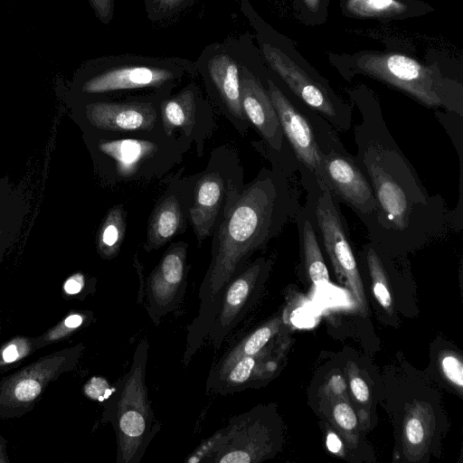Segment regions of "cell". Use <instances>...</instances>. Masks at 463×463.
<instances>
[{
	"label": "cell",
	"instance_id": "cell-26",
	"mask_svg": "<svg viewBox=\"0 0 463 463\" xmlns=\"http://www.w3.org/2000/svg\"><path fill=\"white\" fill-rule=\"evenodd\" d=\"M279 4L298 22L317 26L325 24L328 18L331 0H271Z\"/></svg>",
	"mask_w": 463,
	"mask_h": 463
},
{
	"label": "cell",
	"instance_id": "cell-30",
	"mask_svg": "<svg viewBox=\"0 0 463 463\" xmlns=\"http://www.w3.org/2000/svg\"><path fill=\"white\" fill-rule=\"evenodd\" d=\"M442 372L447 379L458 387L463 386V364L454 354L445 355L440 362Z\"/></svg>",
	"mask_w": 463,
	"mask_h": 463
},
{
	"label": "cell",
	"instance_id": "cell-14",
	"mask_svg": "<svg viewBox=\"0 0 463 463\" xmlns=\"http://www.w3.org/2000/svg\"><path fill=\"white\" fill-rule=\"evenodd\" d=\"M159 112L165 134L185 142L191 148L194 145L201 157L216 122L213 105L200 87L190 81L177 93L162 99Z\"/></svg>",
	"mask_w": 463,
	"mask_h": 463
},
{
	"label": "cell",
	"instance_id": "cell-29",
	"mask_svg": "<svg viewBox=\"0 0 463 463\" xmlns=\"http://www.w3.org/2000/svg\"><path fill=\"white\" fill-rule=\"evenodd\" d=\"M335 424L345 432H352L357 427L356 415L349 403L343 400L337 401L332 410Z\"/></svg>",
	"mask_w": 463,
	"mask_h": 463
},
{
	"label": "cell",
	"instance_id": "cell-34",
	"mask_svg": "<svg viewBox=\"0 0 463 463\" xmlns=\"http://www.w3.org/2000/svg\"><path fill=\"white\" fill-rule=\"evenodd\" d=\"M26 344L22 343V340H15L11 342L2 352V358L5 363H13L24 355L28 352Z\"/></svg>",
	"mask_w": 463,
	"mask_h": 463
},
{
	"label": "cell",
	"instance_id": "cell-19",
	"mask_svg": "<svg viewBox=\"0 0 463 463\" xmlns=\"http://www.w3.org/2000/svg\"><path fill=\"white\" fill-rule=\"evenodd\" d=\"M187 250V242H172L146 280V308L155 325L184 296L189 269Z\"/></svg>",
	"mask_w": 463,
	"mask_h": 463
},
{
	"label": "cell",
	"instance_id": "cell-32",
	"mask_svg": "<svg viewBox=\"0 0 463 463\" xmlns=\"http://www.w3.org/2000/svg\"><path fill=\"white\" fill-rule=\"evenodd\" d=\"M349 385L355 400L365 403L370 398V392L367 383L359 376L354 370H350Z\"/></svg>",
	"mask_w": 463,
	"mask_h": 463
},
{
	"label": "cell",
	"instance_id": "cell-11",
	"mask_svg": "<svg viewBox=\"0 0 463 463\" xmlns=\"http://www.w3.org/2000/svg\"><path fill=\"white\" fill-rule=\"evenodd\" d=\"M270 450L269 430L256 408L231 418L187 461L252 463L266 458Z\"/></svg>",
	"mask_w": 463,
	"mask_h": 463
},
{
	"label": "cell",
	"instance_id": "cell-28",
	"mask_svg": "<svg viewBox=\"0 0 463 463\" xmlns=\"http://www.w3.org/2000/svg\"><path fill=\"white\" fill-rule=\"evenodd\" d=\"M430 434L427 421L420 412L411 413L404 423V437L406 443L413 449H420L425 446Z\"/></svg>",
	"mask_w": 463,
	"mask_h": 463
},
{
	"label": "cell",
	"instance_id": "cell-8",
	"mask_svg": "<svg viewBox=\"0 0 463 463\" xmlns=\"http://www.w3.org/2000/svg\"><path fill=\"white\" fill-rule=\"evenodd\" d=\"M303 188L307 197L301 208L316 231L321 249L327 255L337 279L354 297L361 314L367 316L364 287L340 203L322 183H310Z\"/></svg>",
	"mask_w": 463,
	"mask_h": 463
},
{
	"label": "cell",
	"instance_id": "cell-15",
	"mask_svg": "<svg viewBox=\"0 0 463 463\" xmlns=\"http://www.w3.org/2000/svg\"><path fill=\"white\" fill-rule=\"evenodd\" d=\"M196 65L211 103L217 107L240 134H245L250 124L241 106V64L228 51L217 45L205 50Z\"/></svg>",
	"mask_w": 463,
	"mask_h": 463
},
{
	"label": "cell",
	"instance_id": "cell-13",
	"mask_svg": "<svg viewBox=\"0 0 463 463\" xmlns=\"http://www.w3.org/2000/svg\"><path fill=\"white\" fill-rule=\"evenodd\" d=\"M321 155V182L368 227L376 210L373 190L337 132L322 145Z\"/></svg>",
	"mask_w": 463,
	"mask_h": 463
},
{
	"label": "cell",
	"instance_id": "cell-17",
	"mask_svg": "<svg viewBox=\"0 0 463 463\" xmlns=\"http://www.w3.org/2000/svg\"><path fill=\"white\" fill-rule=\"evenodd\" d=\"M165 189L157 199L148 219L143 249L158 250L186 231L192 203L194 175L184 176L183 171L163 179Z\"/></svg>",
	"mask_w": 463,
	"mask_h": 463
},
{
	"label": "cell",
	"instance_id": "cell-21",
	"mask_svg": "<svg viewBox=\"0 0 463 463\" xmlns=\"http://www.w3.org/2000/svg\"><path fill=\"white\" fill-rule=\"evenodd\" d=\"M343 15L359 19L402 20L433 11L423 0H341Z\"/></svg>",
	"mask_w": 463,
	"mask_h": 463
},
{
	"label": "cell",
	"instance_id": "cell-33",
	"mask_svg": "<svg viewBox=\"0 0 463 463\" xmlns=\"http://www.w3.org/2000/svg\"><path fill=\"white\" fill-rule=\"evenodd\" d=\"M97 18L105 24L110 23L114 15L115 0H88Z\"/></svg>",
	"mask_w": 463,
	"mask_h": 463
},
{
	"label": "cell",
	"instance_id": "cell-23",
	"mask_svg": "<svg viewBox=\"0 0 463 463\" xmlns=\"http://www.w3.org/2000/svg\"><path fill=\"white\" fill-rule=\"evenodd\" d=\"M281 319L276 317L260 326L229 349L212 370L209 378L223 373L229 366L243 356L255 355L264 350L278 333Z\"/></svg>",
	"mask_w": 463,
	"mask_h": 463
},
{
	"label": "cell",
	"instance_id": "cell-38",
	"mask_svg": "<svg viewBox=\"0 0 463 463\" xmlns=\"http://www.w3.org/2000/svg\"><path fill=\"white\" fill-rule=\"evenodd\" d=\"M326 447L333 453H338L342 449V443L335 433H329L326 438Z\"/></svg>",
	"mask_w": 463,
	"mask_h": 463
},
{
	"label": "cell",
	"instance_id": "cell-7",
	"mask_svg": "<svg viewBox=\"0 0 463 463\" xmlns=\"http://www.w3.org/2000/svg\"><path fill=\"white\" fill-rule=\"evenodd\" d=\"M149 345H137L131 366L106 399L104 416L117 439V463H139L160 430L148 397L146 372Z\"/></svg>",
	"mask_w": 463,
	"mask_h": 463
},
{
	"label": "cell",
	"instance_id": "cell-16",
	"mask_svg": "<svg viewBox=\"0 0 463 463\" xmlns=\"http://www.w3.org/2000/svg\"><path fill=\"white\" fill-rule=\"evenodd\" d=\"M162 99H86L80 103V112L89 130L152 131L163 127L159 112Z\"/></svg>",
	"mask_w": 463,
	"mask_h": 463
},
{
	"label": "cell",
	"instance_id": "cell-35",
	"mask_svg": "<svg viewBox=\"0 0 463 463\" xmlns=\"http://www.w3.org/2000/svg\"><path fill=\"white\" fill-rule=\"evenodd\" d=\"M84 317L80 314H72L65 318V320L60 325L59 328L61 330V336L64 335L65 333L71 332L76 328L80 327L83 323Z\"/></svg>",
	"mask_w": 463,
	"mask_h": 463
},
{
	"label": "cell",
	"instance_id": "cell-31",
	"mask_svg": "<svg viewBox=\"0 0 463 463\" xmlns=\"http://www.w3.org/2000/svg\"><path fill=\"white\" fill-rule=\"evenodd\" d=\"M113 387L101 376H94L84 386L85 394L97 401H104L111 393Z\"/></svg>",
	"mask_w": 463,
	"mask_h": 463
},
{
	"label": "cell",
	"instance_id": "cell-3",
	"mask_svg": "<svg viewBox=\"0 0 463 463\" xmlns=\"http://www.w3.org/2000/svg\"><path fill=\"white\" fill-rule=\"evenodd\" d=\"M197 75L196 62L184 58L105 56L81 65L73 91L80 100L165 98L185 79Z\"/></svg>",
	"mask_w": 463,
	"mask_h": 463
},
{
	"label": "cell",
	"instance_id": "cell-9",
	"mask_svg": "<svg viewBox=\"0 0 463 463\" xmlns=\"http://www.w3.org/2000/svg\"><path fill=\"white\" fill-rule=\"evenodd\" d=\"M264 80L284 137L296 157L302 185L322 183L321 146L337 130L290 93L274 75L265 74Z\"/></svg>",
	"mask_w": 463,
	"mask_h": 463
},
{
	"label": "cell",
	"instance_id": "cell-24",
	"mask_svg": "<svg viewBox=\"0 0 463 463\" xmlns=\"http://www.w3.org/2000/svg\"><path fill=\"white\" fill-rule=\"evenodd\" d=\"M362 260L370 277L373 292L379 304L388 313L392 312V299L387 269V253L372 241L362 250Z\"/></svg>",
	"mask_w": 463,
	"mask_h": 463
},
{
	"label": "cell",
	"instance_id": "cell-22",
	"mask_svg": "<svg viewBox=\"0 0 463 463\" xmlns=\"http://www.w3.org/2000/svg\"><path fill=\"white\" fill-rule=\"evenodd\" d=\"M295 220L303 270L315 285L326 284L329 281V273L322 249L316 231L301 206L295 216Z\"/></svg>",
	"mask_w": 463,
	"mask_h": 463
},
{
	"label": "cell",
	"instance_id": "cell-2",
	"mask_svg": "<svg viewBox=\"0 0 463 463\" xmlns=\"http://www.w3.org/2000/svg\"><path fill=\"white\" fill-rule=\"evenodd\" d=\"M299 207L289 176L272 165L244 184L223 212L212 234L211 260L199 288L198 316L188 326L185 364L208 335L228 283L256 251L280 234Z\"/></svg>",
	"mask_w": 463,
	"mask_h": 463
},
{
	"label": "cell",
	"instance_id": "cell-36",
	"mask_svg": "<svg viewBox=\"0 0 463 463\" xmlns=\"http://www.w3.org/2000/svg\"><path fill=\"white\" fill-rule=\"evenodd\" d=\"M84 286V279L80 274L71 277L64 284V289L68 294L79 293Z\"/></svg>",
	"mask_w": 463,
	"mask_h": 463
},
{
	"label": "cell",
	"instance_id": "cell-39",
	"mask_svg": "<svg viewBox=\"0 0 463 463\" xmlns=\"http://www.w3.org/2000/svg\"><path fill=\"white\" fill-rule=\"evenodd\" d=\"M0 461H1V458H0Z\"/></svg>",
	"mask_w": 463,
	"mask_h": 463
},
{
	"label": "cell",
	"instance_id": "cell-20",
	"mask_svg": "<svg viewBox=\"0 0 463 463\" xmlns=\"http://www.w3.org/2000/svg\"><path fill=\"white\" fill-rule=\"evenodd\" d=\"M82 349L79 345L70 351L57 353L13 375L0 389V405L11 412L31 404L53 376L77 361Z\"/></svg>",
	"mask_w": 463,
	"mask_h": 463
},
{
	"label": "cell",
	"instance_id": "cell-18",
	"mask_svg": "<svg viewBox=\"0 0 463 463\" xmlns=\"http://www.w3.org/2000/svg\"><path fill=\"white\" fill-rule=\"evenodd\" d=\"M272 265L270 259L260 257L248 263L226 286L213 319L208 339L215 348L237 326L257 298Z\"/></svg>",
	"mask_w": 463,
	"mask_h": 463
},
{
	"label": "cell",
	"instance_id": "cell-12",
	"mask_svg": "<svg viewBox=\"0 0 463 463\" xmlns=\"http://www.w3.org/2000/svg\"><path fill=\"white\" fill-rule=\"evenodd\" d=\"M241 99L243 112L261 137L255 147L288 176L298 171L296 157L289 147L276 109L264 82L246 65H241Z\"/></svg>",
	"mask_w": 463,
	"mask_h": 463
},
{
	"label": "cell",
	"instance_id": "cell-40",
	"mask_svg": "<svg viewBox=\"0 0 463 463\" xmlns=\"http://www.w3.org/2000/svg\"><path fill=\"white\" fill-rule=\"evenodd\" d=\"M0 1H2V0H0Z\"/></svg>",
	"mask_w": 463,
	"mask_h": 463
},
{
	"label": "cell",
	"instance_id": "cell-10",
	"mask_svg": "<svg viewBox=\"0 0 463 463\" xmlns=\"http://www.w3.org/2000/svg\"><path fill=\"white\" fill-rule=\"evenodd\" d=\"M243 185V168L235 149L214 148L204 170L194 175L189 222L198 243L213 234Z\"/></svg>",
	"mask_w": 463,
	"mask_h": 463
},
{
	"label": "cell",
	"instance_id": "cell-25",
	"mask_svg": "<svg viewBox=\"0 0 463 463\" xmlns=\"http://www.w3.org/2000/svg\"><path fill=\"white\" fill-rule=\"evenodd\" d=\"M126 232L127 213L122 204H116L109 210L99 232L98 249L103 259L117 257Z\"/></svg>",
	"mask_w": 463,
	"mask_h": 463
},
{
	"label": "cell",
	"instance_id": "cell-4",
	"mask_svg": "<svg viewBox=\"0 0 463 463\" xmlns=\"http://www.w3.org/2000/svg\"><path fill=\"white\" fill-rule=\"evenodd\" d=\"M89 148L99 176L109 186L146 184L164 179L191 146L163 127L143 132L88 130Z\"/></svg>",
	"mask_w": 463,
	"mask_h": 463
},
{
	"label": "cell",
	"instance_id": "cell-37",
	"mask_svg": "<svg viewBox=\"0 0 463 463\" xmlns=\"http://www.w3.org/2000/svg\"><path fill=\"white\" fill-rule=\"evenodd\" d=\"M328 390L336 395H341L345 391V383L341 375H334L330 378Z\"/></svg>",
	"mask_w": 463,
	"mask_h": 463
},
{
	"label": "cell",
	"instance_id": "cell-27",
	"mask_svg": "<svg viewBox=\"0 0 463 463\" xmlns=\"http://www.w3.org/2000/svg\"><path fill=\"white\" fill-rule=\"evenodd\" d=\"M148 18L154 22L171 19L192 6L195 0H143Z\"/></svg>",
	"mask_w": 463,
	"mask_h": 463
},
{
	"label": "cell",
	"instance_id": "cell-6",
	"mask_svg": "<svg viewBox=\"0 0 463 463\" xmlns=\"http://www.w3.org/2000/svg\"><path fill=\"white\" fill-rule=\"evenodd\" d=\"M260 48L274 76L296 98L324 117L337 131L350 129L353 105L345 101L286 36L258 16Z\"/></svg>",
	"mask_w": 463,
	"mask_h": 463
},
{
	"label": "cell",
	"instance_id": "cell-41",
	"mask_svg": "<svg viewBox=\"0 0 463 463\" xmlns=\"http://www.w3.org/2000/svg\"><path fill=\"white\" fill-rule=\"evenodd\" d=\"M332 1V0H331Z\"/></svg>",
	"mask_w": 463,
	"mask_h": 463
},
{
	"label": "cell",
	"instance_id": "cell-5",
	"mask_svg": "<svg viewBox=\"0 0 463 463\" xmlns=\"http://www.w3.org/2000/svg\"><path fill=\"white\" fill-rule=\"evenodd\" d=\"M328 60L345 80L363 74L410 96L423 106L463 117V85L434 64L396 52L329 53Z\"/></svg>",
	"mask_w": 463,
	"mask_h": 463
},
{
	"label": "cell",
	"instance_id": "cell-1",
	"mask_svg": "<svg viewBox=\"0 0 463 463\" xmlns=\"http://www.w3.org/2000/svg\"><path fill=\"white\" fill-rule=\"evenodd\" d=\"M359 112L355 162L367 178L376 210L366 227L370 241L389 255L418 250L458 228L439 194L431 195L389 130L374 92L364 84L347 90Z\"/></svg>",
	"mask_w": 463,
	"mask_h": 463
}]
</instances>
